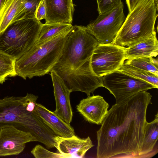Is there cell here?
Returning a JSON list of instances; mask_svg holds the SVG:
<instances>
[{
  "instance_id": "6da1fadb",
  "label": "cell",
  "mask_w": 158,
  "mask_h": 158,
  "mask_svg": "<svg viewBox=\"0 0 158 158\" xmlns=\"http://www.w3.org/2000/svg\"><path fill=\"white\" fill-rule=\"evenodd\" d=\"M152 97L143 91L112 106L97 131V158H137Z\"/></svg>"
},
{
  "instance_id": "7a4b0ae2",
  "label": "cell",
  "mask_w": 158,
  "mask_h": 158,
  "mask_svg": "<svg viewBox=\"0 0 158 158\" xmlns=\"http://www.w3.org/2000/svg\"><path fill=\"white\" fill-rule=\"evenodd\" d=\"M98 44L97 40L88 32L85 27L73 26L62 54L51 70L63 79L71 92L80 91L88 96L103 87V77L94 73L90 64Z\"/></svg>"
},
{
  "instance_id": "3957f363",
  "label": "cell",
  "mask_w": 158,
  "mask_h": 158,
  "mask_svg": "<svg viewBox=\"0 0 158 158\" xmlns=\"http://www.w3.org/2000/svg\"><path fill=\"white\" fill-rule=\"evenodd\" d=\"M60 33L39 46L35 45L15 61L17 76L24 79L50 72L60 59L64 44L73 27Z\"/></svg>"
},
{
  "instance_id": "277c9868",
  "label": "cell",
  "mask_w": 158,
  "mask_h": 158,
  "mask_svg": "<svg viewBox=\"0 0 158 158\" xmlns=\"http://www.w3.org/2000/svg\"><path fill=\"white\" fill-rule=\"evenodd\" d=\"M154 0H139L129 12L112 43L129 47L152 36L157 16Z\"/></svg>"
},
{
  "instance_id": "5b68a950",
  "label": "cell",
  "mask_w": 158,
  "mask_h": 158,
  "mask_svg": "<svg viewBox=\"0 0 158 158\" xmlns=\"http://www.w3.org/2000/svg\"><path fill=\"white\" fill-rule=\"evenodd\" d=\"M43 24L35 19L13 22L0 34V51L19 58L35 45Z\"/></svg>"
},
{
  "instance_id": "8992f818",
  "label": "cell",
  "mask_w": 158,
  "mask_h": 158,
  "mask_svg": "<svg viewBox=\"0 0 158 158\" xmlns=\"http://www.w3.org/2000/svg\"><path fill=\"white\" fill-rule=\"evenodd\" d=\"M124 6H118L103 13L85 27L87 31L97 40L98 44L112 43L125 19Z\"/></svg>"
},
{
  "instance_id": "52a82bcc",
  "label": "cell",
  "mask_w": 158,
  "mask_h": 158,
  "mask_svg": "<svg viewBox=\"0 0 158 158\" xmlns=\"http://www.w3.org/2000/svg\"><path fill=\"white\" fill-rule=\"evenodd\" d=\"M102 85L114 96L116 104L121 102L139 92L158 88L146 81L118 70L104 76Z\"/></svg>"
},
{
  "instance_id": "ba28073f",
  "label": "cell",
  "mask_w": 158,
  "mask_h": 158,
  "mask_svg": "<svg viewBox=\"0 0 158 158\" xmlns=\"http://www.w3.org/2000/svg\"><path fill=\"white\" fill-rule=\"evenodd\" d=\"M29 98L7 96L0 99V127L13 125L22 130L29 131L32 122V112L26 110Z\"/></svg>"
},
{
  "instance_id": "9c48e42d",
  "label": "cell",
  "mask_w": 158,
  "mask_h": 158,
  "mask_svg": "<svg viewBox=\"0 0 158 158\" xmlns=\"http://www.w3.org/2000/svg\"><path fill=\"white\" fill-rule=\"evenodd\" d=\"M125 48L112 43L98 44L91 59L94 73L103 77L119 70L126 60Z\"/></svg>"
},
{
  "instance_id": "30bf717a",
  "label": "cell",
  "mask_w": 158,
  "mask_h": 158,
  "mask_svg": "<svg viewBox=\"0 0 158 158\" xmlns=\"http://www.w3.org/2000/svg\"><path fill=\"white\" fill-rule=\"evenodd\" d=\"M37 141L30 132L13 125L0 127V157L16 155L24 150L26 143Z\"/></svg>"
},
{
  "instance_id": "8fae6325",
  "label": "cell",
  "mask_w": 158,
  "mask_h": 158,
  "mask_svg": "<svg viewBox=\"0 0 158 158\" xmlns=\"http://www.w3.org/2000/svg\"><path fill=\"white\" fill-rule=\"evenodd\" d=\"M50 73L56 104V109L53 112L67 123L70 124L73 117L70 99L71 92L60 77L53 71Z\"/></svg>"
},
{
  "instance_id": "7c38bea8",
  "label": "cell",
  "mask_w": 158,
  "mask_h": 158,
  "mask_svg": "<svg viewBox=\"0 0 158 158\" xmlns=\"http://www.w3.org/2000/svg\"><path fill=\"white\" fill-rule=\"evenodd\" d=\"M109 104L99 95L88 96L76 106L77 111L89 122L101 125L107 114Z\"/></svg>"
},
{
  "instance_id": "4fadbf2b",
  "label": "cell",
  "mask_w": 158,
  "mask_h": 158,
  "mask_svg": "<svg viewBox=\"0 0 158 158\" xmlns=\"http://www.w3.org/2000/svg\"><path fill=\"white\" fill-rule=\"evenodd\" d=\"M54 147L66 158H82L94 146L89 136L81 138L75 135L68 137L56 135Z\"/></svg>"
},
{
  "instance_id": "5bb4252c",
  "label": "cell",
  "mask_w": 158,
  "mask_h": 158,
  "mask_svg": "<svg viewBox=\"0 0 158 158\" xmlns=\"http://www.w3.org/2000/svg\"><path fill=\"white\" fill-rule=\"evenodd\" d=\"M46 8V24H72L74 11L73 0H45Z\"/></svg>"
},
{
  "instance_id": "9a60e30c",
  "label": "cell",
  "mask_w": 158,
  "mask_h": 158,
  "mask_svg": "<svg viewBox=\"0 0 158 158\" xmlns=\"http://www.w3.org/2000/svg\"><path fill=\"white\" fill-rule=\"evenodd\" d=\"M35 110L44 123L57 136L64 137L75 134L73 128L42 105L36 103Z\"/></svg>"
},
{
  "instance_id": "2e32d148",
  "label": "cell",
  "mask_w": 158,
  "mask_h": 158,
  "mask_svg": "<svg viewBox=\"0 0 158 158\" xmlns=\"http://www.w3.org/2000/svg\"><path fill=\"white\" fill-rule=\"evenodd\" d=\"M158 113L153 120L147 122L137 158H150L158 152Z\"/></svg>"
},
{
  "instance_id": "e0dca14e",
  "label": "cell",
  "mask_w": 158,
  "mask_h": 158,
  "mask_svg": "<svg viewBox=\"0 0 158 158\" xmlns=\"http://www.w3.org/2000/svg\"><path fill=\"white\" fill-rule=\"evenodd\" d=\"M126 60L142 57H156L158 53L156 32L150 37L125 48Z\"/></svg>"
},
{
  "instance_id": "ac0fdd59",
  "label": "cell",
  "mask_w": 158,
  "mask_h": 158,
  "mask_svg": "<svg viewBox=\"0 0 158 158\" xmlns=\"http://www.w3.org/2000/svg\"><path fill=\"white\" fill-rule=\"evenodd\" d=\"M26 0H6L0 11V34L14 21Z\"/></svg>"
},
{
  "instance_id": "d6986e66",
  "label": "cell",
  "mask_w": 158,
  "mask_h": 158,
  "mask_svg": "<svg viewBox=\"0 0 158 158\" xmlns=\"http://www.w3.org/2000/svg\"><path fill=\"white\" fill-rule=\"evenodd\" d=\"M73 26L72 24L66 23L43 24L35 45L40 46L60 33L69 30Z\"/></svg>"
},
{
  "instance_id": "ffe728a7",
  "label": "cell",
  "mask_w": 158,
  "mask_h": 158,
  "mask_svg": "<svg viewBox=\"0 0 158 158\" xmlns=\"http://www.w3.org/2000/svg\"><path fill=\"white\" fill-rule=\"evenodd\" d=\"M118 70L134 77L146 81L158 88V76L151 72L139 69L124 62Z\"/></svg>"
},
{
  "instance_id": "44dd1931",
  "label": "cell",
  "mask_w": 158,
  "mask_h": 158,
  "mask_svg": "<svg viewBox=\"0 0 158 158\" xmlns=\"http://www.w3.org/2000/svg\"><path fill=\"white\" fill-rule=\"evenodd\" d=\"M16 60L0 51V84L10 77L17 76L15 70Z\"/></svg>"
},
{
  "instance_id": "7402d4cb",
  "label": "cell",
  "mask_w": 158,
  "mask_h": 158,
  "mask_svg": "<svg viewBox=\"0 0 158 158\" xmlns=\"http://www.w3.org/2000/svg\"><path fill=\"white\" fill-rule=\"evenodd\" d=\"M124 62L139 69L151 72L158 76V60L152 57H142L126 60Z\"/></svg>"
},
{
  "instance_id": "603a6c76",
  "label": "cell",
  "mask_w": 158,
  "mask_h": 158,
  "mask_svg": "<svg viewBox=\"0 0 158 158\" xmlns=\"http://www.w3.org/2000/svg\"><path fill=\"white\" fill-rule=\"evenodd\" d=\"M41 0H26L16 15L14 22L23 19H35L36 9Z\"/></svg>"
},
{
  "instance_id": "cb8c5ba5",
  "label": "cell",
  "mask_w": 158,
  "mask_h": 158,
  "mask_svg": "<svg viewBox=\"0 0 158 158\" xmlns=\"http://www.w3.org/2000/svg\"><path fill=\"white\" fill-rule=\"evenodd\" d=\"M31 153L35 158H66L63 155L51 152L39 144L36 145Z\"/></svg>"
},
{
  "instance_id": "d4e9b609",
  "label": "cell",
  "mask_w": 158,
  "mask_h": 158,
  "mask_svg": "<svg viewBox=\"0 0 158 158\" xmlns=\"http://www.w3.org/2000/svg\"><path fill=\"white\" fill-rule=\"evenodd\" d=\"M99 14L108 11L118 6L121 0H96Z\"/></svg>"
},
{
  "instance_id": "484cf974",
  "label": "cell",
  "mask_w": 158,
  "mask_h": 158,
  "mask_svg": "<svg viewBox=\"0 0 158 158\" xmlns=\"http://www.w3.org/2000/svg\"><path fill=\"white\" fill-rule=\"evenodd\" d=\"M46 15V8L45 0H42L36 9L35 19L38 21L45 19Z\"/></svg>"
},
{
  "instance_id": "4316f807",
  "label": "cell",
  "mask_w": 158,
  "mask_h": 158,
  "mask_svg": "<svg viewBox=\"0 0 158 158\" xmlns=\"http://www.w3.org/2000/svg\"><path fill=\"white\" fill-rule=\"evenodd\" d=\"M139 0H126L129 12L131 11Z\"/></svg>"
},
{
  "instance_id": "83f0119b",
  "label": "cell",
  "mask_w": 158,
  "mask_h": 158,
  "mask_svg": "<svg viewBox=\"0 0 158 158\" xmlns=\"http://www.w3.org/2000/svg\"><path fill=\"white\" fill-rule=\"evenodd\" d=\"M6 1V0H0V11Z\"/></svg>"
},
{
  "instance_id": "f1b7e54d",
  "label": "cell",
  "mask_w": 158,
  "mask_h": 158,
  "mask_svg": "<svg viewBox=\"0 0 158 158\" xmlns=\"http://www.w3.org/2000/svg\"><path fill=\"white\" fill-rule=\"evenodd\" d=\"M158 0H154L156 6L157 8H158Z\"/></svg>"
}]
</instances>
